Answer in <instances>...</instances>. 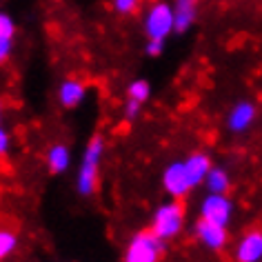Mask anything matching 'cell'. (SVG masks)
I'll list each match as a JSON object with an SVG mask.
<instances>
[{
  "instance_id": "5b68a950",
  "label": "cell",
  "mask_w": 262,
  "mask_h": 262,
  "mask_svg": "<svg viewBox=\"0 0 262 262\" xmlns=\"http://www.w3.org/2000/svg\"><path fill=\"white\" fill-rule=\"evenodd\" d=\"M160 182H162V189L169 198H178V200H185L191 189L195 187L191 182V176H189L187 167H185V160H176V162H169L165 167V171L160 176Z\"/></svg>"
},
{
  "instance_id": "9c48e42d",
  "label": "cell",
  "mask_w": 262,
  "mask_h": 262,
  "mask_svg": "<svg viewBox=\"0 0 262 262\" xmlns=\"http://www.w3.org/2000/svg\"><path fill=\"white\" fill-rule=\"evenodd\" d=\"M255 116H258V109H255L253 102H249V100L235 102L231 111L227 114V129L231 134H245L255 122Z\"/></svg>"
},
{
  "instance_id": "3957f363",
  "label": "cell",
  "mask_w": 262,
  "mask_h": 262,
  "mask_svg": "<svg viewBox=\"0 0 262 262\" xmlns=\"http://www.w3.org/2000/svg\"><path fill=\"white\" fill-rule=\"evenodd\" d=\"M185 215L187 211L182 200L173 198L169 202H162V205L156 207V211L151 215V229L162 240H173L185 229Z\"/></svg>"
},
{
  "instance_id": "277c9868",
  "label": "cell",
  "mask_w": 262,
  "mask_h": 262,
  "mask_svg": "<svg viewBox=\"0 0 262 262\" xmlns=\"http://www.w3.org/2000/svg\"><path fill=\"white\" fill-rule=\"evenodd\" d=\"M142 29H145L147 38H158V40H167L173 34V7L165 0H158L145 11L142 18Z\"/></svg>"
},
{
  "instance_id": "6da1fadb",
  "label": "cell",
  "mask_w": 262,
  "mask_h": 262,
  "mask_svg": "<svg viewBox=\"0 0 262 262\" xmlns=\"http://www.w3.org/2000/svg\"><path fill=\"white\" fill-rule=\"evenodd\" d=\"M102 156H104V138L96 134V136H91L87 147H84L80 167H78V173H76V191L82 198H91L98 191Z\"/></svg>"
},
{
  "instance_id": "52a82bcc",
  "label": "cell",
  "mask_w": 262,
  "mask_h": 262,
  "mask_svg": "<svg viewBox=\"0 0 262 262\" xmlns=\"http://www.w3.org/2000/svg\"><path fill=\"white\" fill-rule=\"evenodd\" d=\"M233 211H235L233 200L229 198L227 193H209L207 191V198H202V202H200L202 218L220 222V225H227V227L233 218Z\"/></svg>"
},
{
  "instance_id": "ba28073f",
  "label": "cell",
  "mask_w": 262,
  "mask_h": 262,
  "mask_svg": "<svg viewBox=\"0 0 262 262\" xmlns=\"http://www.w3.org/2000/svg\"><path fill=\"white\" fill-rule=\"evenodd\" d=\"M87 94V82L78 76H69L58 87V102H60L62 109H76L84 102Z\"/></svg>"
},
{
  "instance_id": "d6986e66",
  "label": "cell",
  "mask_w": 262,
  "mask_h": 262,
  "mask_svg": "<svg viewBox=\"0 0 262 262\" xmlns=\"http://www.w3.org/2000/svg\"><path fill=\"white\" fill-rule=\"evenodd\" d=\"M140 111H142V102L138 100H131V98H127V102H124V120H136V118L140 116Z\"/></svg>"
},
{
  "instance_id": "30bf717a",
  "label": "cell",
  "mask_w": 262,
  "mask_h": 262,
  "mask_svg": "<svg viewBox=\"0 0 262 262\" xmlns=\"http://www.w3.org/2000/svg\"><path fill=\"white\" fill-rule=\"evenodd\" d=\"M233 258L238 262H260L262 260V229L247 231L235 245Z\"/></svg>"
},
{
  "instance_id": "8992f818",
  "label": "cell",
  "mask_w": 262,
  "mask_h": 262,
  "mask_svg": "<svg viewBox=\"0 0 262 262\" xmlns=\"http://www.w3.org/2000/svg\"><path fill=\"white\" fill-rule=\"evenodd\" d=\"M193 235H195V240L211 253H222L227 249V242H229L227 225L207 220V218H202V215L193 225Z\"/></svg>"
},
{
  "instance_id": "7c38bea8",
  "label": "cell",
  "mask_w": 262,
  "mask_h": 262,
  "mask_svg": "<svg viewBox=\"0 0 262 262\" xmlns=\"http://www.w3.org/2000/svg\"><path fill=\"white\" fill-rule=\"evenodd\" d=\"M185 167H187L189 176H191V182L198 187V185L205 182L209 169L213 167V162H211V156H209V154H205V151H193V154H189L187 158H185Z\"/></svg>"
},
{
  "instance_id": "7402d4cb",
  "label": "cell",
  "mask_w": 262,
  "mask_h": 262,
  "mask_svg": "<svg viewBox=\"0 0 262 262\" xmlns=\"http://www.w3.org/2000/svg\"><path fill=\"white\" fill-rule=\"evenodd\" d=\"M9 147H11V136H9V131L0 127V156L7 154Z\"/></svg>"
},
{
  "instance_id": "5bb4252c",
  "label": "cell",
  "mask_w": 262,
  "mask_h": 262,
  "mask_svg": "<svg viewBox=\"0 0 262 262\" xmlns=\"http://www.w3.org/2000/svg\"><path fill=\"white\" fill-rule=\"evenodd\" d=\"M202 185L207 187L209 193H229V189H231V176L222 167H211Z\"/></svg>"
},
{
  "instance_id": "e0dca14e",
  "label": "cell",
  "mask_w": 262,
  "mask_h": 262,
  "mask_svg": "<svg viewBox=\"0 0 262 262\" xmlns=\"http://www.w3.org/2000/svg\"><path fill=\"white\" fill-rule=\"evenodd\" d=\"M111 9L118 16H134L140 9V0H111Z\"/></svg>"
},
{
  "instance_id": "603a6c76",
  "label": "cell",
  "mask_w": 262,
  "mask_h": 262,
  "mask_svg": "<svg viewBox=\"0 0 262 262\" xmlns=\"http://www.w3.org/2000/svg\"><path fill=\"white\" fill-rule=\"evenodd\" d=\"M0 122H3V100H0Z\"/></svg>"
},
{
  "instance_id": "ac0fdd59",
  "label": "cell",
  "mask_w": 262,
  "mask_h": 262,
  "mask_svg": "<svg viewBox=\"0 0 262 262\" xmlns=\"http://www.w3.org/2000/svg\"><path fill=\"white\" fill-rule=\"evenodd\" d=\"M14 36H16V20L7 14V11H0V38L14 40Z\"/></svg>"
},
{
  "instance_id": "ffe728a7",
  "label": "cell",
  "mask_w": 262,
  "mask_h": 262,
  "mask_svg": "<svg viewBox=\"0 0 262 262\" xmlns=\"http://www.w3.org/2000/svg\"><path fill=\"white\" fill-rule=\"evenodd\" d=\"M162 51H165V40H158V38H147L145 42V54L151 58H158Z\"/></svg>"
},
{
  "instance_id": "7a4b0ae2",
  "label": "cell",
  "mask_w": 262,
  "mask_h": 262,
  "mask_svg": "<svg viewBox=\"0 0 262 262\" xmlns=\"http://www.w3.org/2000/svg\"><path fill=\"white\" fill-rule=\"evenodd\" d=\"M167 240H162L151 227L134 233L124 247V262H158L165 258Z\"/></svg>"
},
{
  "instance_id": "44dd1931",
  "label": "cell",
  "mask_w": 262,
  "mask_h": 262,
  "mask_svg": "<svg viewBox=\"0 0 262 262\" xmlns=\"http://www.w3.org/2000/svg\"><path fill=\"white\" fill-rule=\"evenodd\" d=\"M11 51H14V40H9V38H0V67L11 58Z\"/></svg>"
},
{
  "instance_id": "2e32d148",
  "label": "cell",
  "mask_w": 262,
  "mask_h": 262,
  "mask_svg": "<svg viewBox=\"0 0 262 262\" xmlns=\"http://www.w3.org/2000/svg\"><path fill=\"white\" fill-rule=\"evenodd\" d=\"M18 249V235L11 229H0V260H7Z\"/></svg>"
},
{
  "instance_id": "9a60e30c",
  "label": "cell",
  "mask_w": 262,
  "mask_h": 262,
  "mask_svg": "<svg viewBox=\"0 0 262 262\" xmlns=\"http://www.w3.org/2000/svg\"><path fill=\"white\" fill-rule=\"evenodd\" d=\"M127 98L145 104L149 98H151V84H149V80H145V78H136V80H131L127 84Z\"/></svg>"
},
{
  "instance_id": "8fae6325",
  "label": "cell",
  "mask_w": 262,
  "mask_h": 262,
  "mask_svg": "<svg viewBox=\"0 0 262 262\" xmlns=\"http://www.w3.org/2000/svg\"><path fill=\"white\" fill-rule=\"evenodd\" d=\"M198 3L200 0H173V31L176 34H187L193 27L198 18Z\"/></svg>"
},
{
  "instance_id": "4fadbf2b",
  "label": "cell",
  "mask_w": 262,
  "mask_h": 262,
  "mask_svg": "<svg viewBox=\"0 0 262 262\" xmlns=\"http://www.w3.org/2000/svg\"><path fill=\"white\" fill-rule=\"evenodd\" d=\"M45 160H47V169L51 173L60 176L69 169L71 165V151L67 145H62V142H56V145H51L47 149V156H45Z\"/></svg>"
}]
</instances>
